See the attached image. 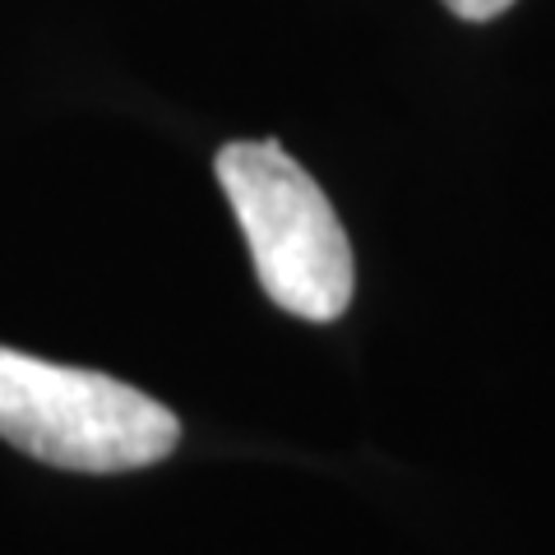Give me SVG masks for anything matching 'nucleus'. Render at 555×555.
<instances>
[{
	"label": "nucleus",
	"mask_w": 555,
	"mask_h": 555,
	"mask_svg": "<svg viewBox=\"0 0 555 555\" xmlns=\"http://www.w3.org/2000/svg\"><path fill=\"white\" fill-rule=\"evenodd\" d=\"M0 440L65 473H134L181 444V422L126 379L0 347Z\"/></svg>",
	"instance_id": "f03ea898"
},
{
	"label": "nucleus",
	"mask_w": 555,
	"mask_h": 555,
	"mask_svg": "<svg viewBox=\"0 0 555 555\" xmlns=\"http://www.w3.org/2000/svg\"><path fill=\"white\" fill-rule=\"evenodd\" d=\"M514 5V0H444V10H454L459 20L467 24H486V20H500Z\"/></svg>",
	"instance_id": "7ed1b4c3"
},
{
	"label": "nucleus",
	"mask_w": 555,
	"mask_h": 555,
	"mask_svg": "<svg viewBox=\"0 0 555 555\" xmlns=\"http://www.w3.org/2000/svg\"><path fill=\"white\" fill-rule=\"evenodd\" d=\"M218 181L246 232L255 278L273 306L328 324L352 306V246L315 177L273 139H241L218 153Z\"/></svg>",
	"instance_id": "f257e3e1"
}]
</instances>
